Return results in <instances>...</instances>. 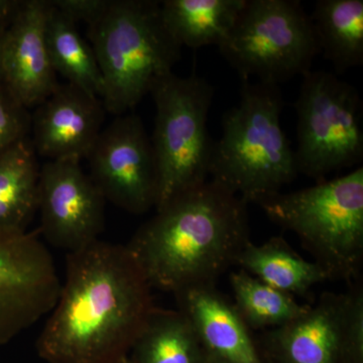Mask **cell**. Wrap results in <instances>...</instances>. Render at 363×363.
Listing matches in <instances>:
<instances>
[{"label":"cell","mask_w":363,"mask_h":363,"mask_svg":"<svg viewBox=\"0 0 363 363\" xmlns=\"http://www.w3.org/2000/svg\"><path fill=\"white\" fill-rule=\"evenodd\" d=\"M126 245L98 240L68 253L66 277L37 341L49 363H121L157 310Z\"/></svg>","instance_id":"1"},{"label":"cell","mask_w":363,"mask_h":363,"mask_svg":"<svg viewBox=\"0 0 363 363\" xmlns=\"http://www.w3.org/2000/svg\"><path fill=\"white\" fill-rule=\"evenodd\" d=\"M248 241L247 203L208 180L157 210L126 247L152 288L176 295L215 285Z\"/></svg>","instance_id":"2"},{"label":"cell","mask_w":363,"mask_h":363,"mask_svg":"<svg viewBox=\"0 0 363 363\" xmlns=\"http://www.w3.org/2000/svg\"><path fill=\"white\" fill-rule=\"evenodd\" d=\"M279 85L241 79L240 104L224 112L209 177L243 201L279 192L298 175L295 150L281 128Z\"/></svg>","instance_id":"3"},{"label":"cell","mask_w":363,"mask_h":363,"mask_svg":"<svg viewBox=\"0 0 363 363\" xmlns=\"http://www.w3.org/2000/svg\"><path fill=\"white\" fill-rule=\"evenodd\" d=\"M87 35L104 79L107 113H128L157 81L174 73L182 48L162 21L161 1L108 0L87 25Z\"/></svg>","instance_id":"4"},{"label":"cell","mask_w":363,"mask_h":363,"mask_svg":"<svg viewBox=\"0 0 363 363\" xmlns=\"http://www.w3.org/2000/svg\"><path fill=\"white\" fill-rule=\"evenodd\" d=\"M255 204L300 238L329 279L357 276L363 259L362 167L295 192L279 191Z\"/></svg>","instance_id":"5"},{"label":"cell","mask_w":363,"mask_h":363,"mask_svg":"<svg viewBox=\"0 0 363 363\" xmlns=\"http://www.w3.org/2000/svg\"><path fill=\"white\" fill-rule=\"evenodd\" d=\"M150 94L156 106L150 140L157 169L155 208L160 210L209 178L214 140L207 121L215 89L196 74L172 73L157 81Z\"/></svg>","instance_id":"6"},{"label":"cell","mask_w":363,"mask_h":363,"mask_svg":"<svg viewBox=\"0 0 363 363\" xmlns=\"http://www.w3.org/2000/svg\"><path fill=\"white\" fill-rule=\"evenodd\" d=\"M218 49L240 79L274 85L312 70L319 55L310 14L298 0H247Z\"/></svg>","instance_id":"7"},{"label":"cell","mask_w":363,"mask_h":363,"mask_svg":"<svg viewBox=\"0 0 363 363\" xmlns=\"http://www.w3.org/2000/svg\"><path fill=\"white\" fill-rule=\"evenodd\" d=\"M297 100L296 164L298 174L324 181L363 160V107L359 92L335 74L317 70L302 76Z\"/></svg>","instance_id":"8"},{"label":"cell","mask_w":363,"mask_h":363,"mask_svg":"<svg viewBox=\"0 0 363 363\" xmlns=\"http://www.w3.org/2000/svg\"><path fill=\"white\" fill-rule=\"evenodd\" d=\"M269 363H363V292L325 293L264 337Z\"/></svg>","instance_id":"9"},{"label":"cell","mask_w":363,"mask_h":363,"mask_svg":"<svg viewBox=\"0 0 363 363\" xmlns=\"http://www.w3.org/2000/svg\"><path fill=\"white\" fill-rule=\"evenodd\" d=\"M86 160L90 178L106 201L135 215L156 207V159L140 116H116L100 133Z\"/></svg>","instance_id":"10"},{"label":"cell","mask_w":363,"mask_h":363,"mask_svg":"<svg viewBox=\"0 0 363 363\" xmlns=\"http://www.w3.org/2000/svg\"><path fill=\"white\" fill-rule=\"evenodd\" d=\"M61 281L49 250L33 233H0V345L49 314Z\"/></svg>","instance_id":"11"},{"label":"cell","mask_w":363,"mask_h":363,"mask_svg":"<svg viewBox=\"0 0 363 363\" xmlns=\"http://www.w3.org/2000/svg\"><path fill=\"white\" fill-rule=\"evenodd\" d=\"M105 198L77 160L48 161L40 167V231L68 253L99 240L104 229Z\"/></svg>","instance_id":"12"},{"label":"cell","mask_w":363,"mask_h":363,"mask_svg":"<svg viewBox=\"0 0 363 363\" xmlns=\"http://www.w3.org/2000/svg\"><path fill=\"white\" fill-rule=\"evenodd\" d=\"M105 114L101 98L70 83L59 84L30 114L35 154L48 161L87 159L104 130Z\"/></svg>","instance_id":"13"},{"label":"cell","mask_w":363,"mask_h":363,"mask_svg":"<svg viewBox=\"0 0 363 363\" xmlns=\"http://www.w3.org/2000/svg\"><path fill=\"white\" fill-rule=\"evenodd\" d=\"M47 9L48 0L21 1L4 33L2 84L28 109L59 85L45 40Z\"/></svg>","instance_id":"14"},{"label":"cell","mask_w":363,"mask_h":363,"mask_svg":"<svg viewBox=\"0 0 363 363\" xmlns=\"http://www.w3.org/2000/svg\"><path fill=\"white\" fill-rule=\"evenodd\" d=\"M175 296L206 363H269L250 327L215 285L194 286Z\"/></svg>","instance_id":"15"},{"label":"cell","mask_w":363,"mask_h":363,"mask_svg":"<svg viewBox=\"0 0 363 363\" xmlns=\"http://www.w3.org/2000/svg\"><path fill=\"white\" fill-rule=\"evenodd\" d=\"M235 264L262 283L291 296H304L313 286L330 279L323 267L301 257L281 236L269 238L262 245L248 241Z\"/></svg>","instance_id":"16"},{"label":"cell","mask_w":363,"mask_h":363,"mask_svg":"<svg viewBox=\"0 0 363 363\" xmlns=\"http://www.w3.org/2000/svg\"><path fill=\"white\" fill-rule=\"evenodd\" d=\"M40 169L30 138L0 154V233H26L38 211Z\"/></svg>","instance_id":"17"},{"label":"cell","mask_w":363,"mask_h":363,"mask_svg":"<svg viewBox=\"0 0 363 363\" xmlns=\"http://www.w3.org/2000/svg\"><path fill=\"white\" fill-rule=\"evenodd\" d=\"M247 0H164L162 21L181 48L219 47L233 30Z\"/></svg>","instance_id":"18"},{"label":"cell","mask_w":363,"mask_h":363,"mask_svg":"<svg viewBox=\"0 0 363 363\" xmlns=\"http://www.w3.org/2000/svg\"><path fill=\"white\" fill-rule=\"evenodd\" d=\"M310 18L319 54L334 70L363 65V0H319Z\"/></svg>","instance_id":"19"},{"label":"cell","mask_w":363,"mask_h":363,"mask_svg":"<svg viewBox=\"0 0 363 363\" xmlns=\"http://www.w3.org/2000/svg\"><path fill=\"white\" fill-rule=\"evenodd\" d=\"M77 23L48 1L45 40L52 67L67 83L95 96H104V84L96 57L79 33Z\"/></svg>","instance_id":"20"},{"label":"cell","mask_w":363,"mask_h":363,"mask_svg":"<svg viewBox=\"0 0 363 363\" xmlns=\"http://www.w3.org/2000/svg\"><path fill=\"white\" fill-rule=\"evenodd\" d=\"M135 363H206L192 325L179 311L157 309L133 348Z\"/></svg>","instance_id":"21"},{"label":"cell","mask_w":363,"mask_h":363,"mask_svg":"<svg viewBox=\"0 0 363 363\" xmlns=\"http://www.w3.org/2000/svg\"><path fill=\"white\" fill-rule=\"evenodd\" d=\"M230 284L234 307L250 330L278 328L301 316L309 307L243 271L231 274Z\"/></svg>","instance_id":"22"},{"label":"cell","mask_w":363,"mask_h":363,"mask_svg":"<svg viewBox=\"0 0 363 363\" xmlns=\"http://www.w3.org/2000/svg\"><path fill=\"white\" fill-rule=\"evenodd\" d=\"M30 113L0 84V154L16 143L28 138Z\"/></svg>","instance_id":"23"},{"label":"cell","mask_w":363,"mask_h":363,"mask_svg":"<svg viewBox=\"0 0 363 363\" xmlns=\"http://www.w3.org/2000/svg\"><path fill=\"white\" fill-rule=\"evenodd\" d=\"M52 6L72 21L92 23L104 11L108 0H51Z\"/></svg>","instance_id":"24"},{"label":"cell","mask_w":363,"mask_h":363,"mask_svg":"<svg viewBox=\"0 0 363 363\" xmlns=\"http://www.w3.org/2000/svg\"><path fill=\"white\" fill-rule=\"evenodd\" d=\"M21 1L0 0V26H7L18 11Z\"/></svg>","instance_id":"25"},{"label":"cell","mask_w":363,"mask_h":363,"mask_svg":"<svg viewBox=\"0 0 363 363\" xmlns=\"http://www.w3.org/2000/svg\"><path fill=\"white\" fill-rule=\"evenodd\" d=\"M7 26H0V84L2 83V47H4V33Z\"/></svg>","instance_id":"26"},{"label":"cell","mask_w":363,"mask_h":363,"mask_svg":"<svg viewBox=\"0 0 363 363\" xmlns=\"http://www.w3.org/2000/svg\"><path fill=\"white\" fill-rule=\"evenodd\" d=\"M121 363H135V362H133V360L131 359V357H128V358H126V359L124 360V362H123Z\"/></svg>","instance_id":"27"}]
</instances>
